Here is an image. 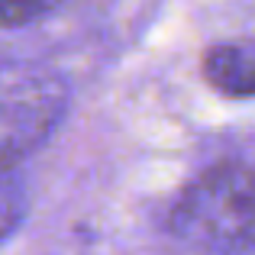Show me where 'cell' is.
Here are the masks:
<instances>
[{"mask_svg":"<svg viewBox=\"0 0 255 255\" xmlns=\"http://www.w3.org/2000/svg\"><path fill=\"white\" fill-rule=\"evenodd\" d=\"M178 239L210 249H255V165H213L171 207Z\"/></svg>","mask_w":255,"mask_h":255,"instance_id":"obj_1","label":"cell"},{"mask_svg":"<svg viewBox=\"0 0 255 255\" xmlns=\"http://www.w3.org/2000/svg\"><path fill=\"white\" fill-rule=\"evenodd\" d=\"M68 110V84L45 65H6L0 97V152L13 168L49 142Z\"/></svg>","mask_w":255,"mask_h":255,"instance_id":"obj_2","label":"cell"},{"mask_svg":"<svg viewBox=\"0 0 255 255\" xmlns=\"http://www.w3.org/2000/svg\"><path fill=\"white\" fill-rule=\"evenodd\" d=\"M200 75L210 91L226 100L255 97V39H226L204 52Z\"/></svg>","mask_w":255,"mask_h":255,"instance_id":"obj_3","label":"cell"},{"mask_svg":"<svg viewBox=\"0 0 255 255\" xmlns=\"http://www.w3.org/2000/svg\"><path fill=\"white\" fill-rule=\"evenodd\" d=\"M62 0H3V26L16 29V26H29L36 19L49 16Z\"/></svg>","mask_w":255,"mask_h":255,"instance_id":"obj_4","label":"cell"}]
</instances>
